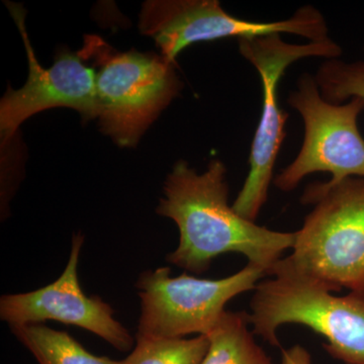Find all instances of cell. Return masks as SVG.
<instances>
[{
    "label": "cell",
    "mask_w": 364,
    "mask_h": 364,
    "mask_svg": "<svg viewBox=\"0 0 364 364\" xmlns=\"http://www.w3.org/2000/svg\"><path fill=\"white\" fill-rule=\"evenodd\" d=\"M163 193L157 214L179 229L178 247L166 260L186 272L202 274L218 256L239 253L269 275L282 254L294 248L296 232L259 226L230 207L227 168L221 160H212L203 173L179 160L166 177Z\"/></svg>",
    "instance_id": "cell-1"
},
{
    "label": "cell",
    "mask_w": 364,
    "mask_h": 364,
    "mask_svg": "<svg viewBox=\"0 0 364 364\" xmlns=\"http://www.w3.org/2000/svg\"><path fill=\"white\" fill-rule=\"evenodd\" d=\"M272 279L255 287L249 324L272 346L284 324L310 328L325 337L324 348L346 364H364V291L338 296L332 287L306 277L282 258L270 270Z\"/></svg>",
    "instance_id": "cell-2"
},
{
    "label": "cell",
    "mask_w": 364,
    "mask_h": 364,
    "mask_svg": "<svg viewBox=\"0 0 364 364\" xmlns=\"http://www.w3.org/2000/svg\"><path fill=\"white\" fill-rule=\"evenodd\" d=\"M301 202L314 208L296 232L287 262L335 291H364V178L316 182Z\"/></svg>",
    "instance_id": "cell-3"
},
{
    "label": "cell",
    "mask_w": 364,
    "mask_h": 364,
    "mask_svg": "<svg viewBox=\"0 0 364 364\" xmlns=\"http://www.w3.org/2000/svg\"><path fill=\"white\" fill-rule=\"evenodd\" d=\"M93 60L102 133L121 147H134L183 85L174 62L162 55L117 52L98 36H85L77 53Z\"/></svg>",
    "instance_id": "cell-4"
},
{
    "label": "cell",
    "mask_w": 364,
    "mask_h": 364,
    "mask_svg": "<svg viewBox=\"0 0 364 364\" xmlns=\"http://www.w3.org/2000/svg\"><path fill=\"white\" fill-rule=\"evenodd\" d=\"M239 52L259 73L262 83V112L254 134L249 171L233 203L235 212L255 222L267 203L273 169L287 133L289 114L279 105V83L291 64L301 59H336L341 47L329 38L304 45L289 44L280 33L239 39Z\"/></svg>",
    "instance_id": "cell-5"
},
{
    "label": "cell",
    "mask_w": 364,
    "mask_h": 364,
    "mask_svg": "<svg viewBox=\"0 0 364 364\" xmlns=\"http://www.w3.org/2000/svg\"><path fill=\"white\" fill-rule=\"evenodd\" d=\"M169 267L141 273L136 282L141 299L139 336L184 338L207 336L239 294L255 289L267 272L255 265L221 279H203L183 274L170 277Z\"/></svg>",
    "instance_id": "cell-6"
},
{
    "label": "cell",
    "mask_w": 364,
    "mask_h": 364,
    "mask_svg": "<svg viewBox=\"0 0 364 364\" xmlns=\"http://www.w3.org/2000/svg\"><path fill=\"white\" fill-rule=\"evenodd\" d=\"M287 105L299 112L304 123V140L293 162L275 177L279 191L291 193L305 177L329 172L328 184L349 177L364 178V139L358 121L364 100L353 97L341 105L328 102L321 95L315 76L301 74Z\"/></svg>",
    "instance_id": "cell-7"
},
{
    "label": "cell",
    "mask_w": 364,
    "mask_h": 364,
    "mask_svg": "<svg viewBox=\"0 0 364 364\" xmlns=\"http://www.w3.org/2000/svg\"><path fill=\"white\" fill-rule=\"evenodd\" d=\"M139 28L155 41L160 55L174 63L182 50L198 42L272 33H291L309 42L330 38L324 16L313 6L299 7L287 20L253 21L231 16L218 0H148L142 6Z\"/></svg>",
    "instance_id": "cell-8"
},
{
    "label": "cell",
    "mask_w": 364,
    "mask_h": 364,
    "mask_svg": "<svg viewBox=\"0 0 364 364\" xmlns=\"http://www.w3.org/2000/svg\"><path fill=\"white\" fill-rule=\"evenodd\" d=\"M20 31L28 56V76L20 90L7 88L0 102L2 143L11 138L26 119L52 107H70L83 121L100 116L97 95V72L85 65L77 53L62 52L54 65L44 68L36 57L26 28V11L21 4L6 2Z\"/></svg>",
    "instance_id": "cell-9"
},
{
    "label": "cell",
    "mask_w": 364,
    "mask_h": 364,
    "mask_svg": "<svg viewBox=\"0 0 364 364\" xmlns=\"http://www.w3.org/2000/svg\"><path fill=\"white\" fill-rule=\"evenodd\" d=\"M85 237L72 238L70 256L63 273L49 286L25 294H6L0 299V318L9 325L41 324L57 321L77 326L97 335L119 351H129L134 339L114 317V310L98 296L81 289L78 263Z\"/></svg>",
    "instance_id": "cell-10"
},
{
    "label": "cell",
    "mask_w": 364,
    "mask_h": 364,
    "mask_svg": "<svg viewBox=\"0 0 364 364\" xmlns=\"http://www.w3.org/2000/svg\"><path fill=\"white\" fill-rule=\"evenodd\" d=\"M245 312H225L207 337L208 350L200 364H273L248 329Z\"/></svg>",
    "instance_id": "cell-11"
},
{
    "label": "cell",
    "mask_w": 364,
    "mask_h": 364,
    "mask_svg": "<svg viewBox=\"0 0 364 364\" xmlns=\"http://www.w3.org/2000/svg\"><path fill=\"white\" fill-rule=\"evenodd\" d=\"M11 333L39 364H124L93 355L66 332L42 324L9 325Z\"/></svg>",
    "instance_id": "cell-12"
},
{
    "label": "cell",
    "mask_w": 364,
    "mask_h": 364,
    "mask_svg": "<svg viewBox=\"0 0 364 364\" xmlns=\"http://www.w3.org/2000/svg\"><path fill=\"white\" fill-rule=\"evenodd\" d=\"M207 336L195 338L136 337V345L124 364H200L208 350Z\"/></svg>",
    "instance_id": "cell-13"
},
{
    "label": "cell",
    "mask_w": 364,
    "mask_h": 364,
    "mask_svg": "<svg viewBox=\"0 0 364 364\" xmlns=\"http://www.w3.org/2000/svg\"><path fill=\"white\" fill-rule=\"evenodd\" d=\"M314 76L321 95L328 102L341 105L353 97L364 100L363 60H325Z\"/></svg>",
    "instance_id": "cell-14"
},
{
    "label": "cell",
    "mask_w": 364,
    "mask_h": 364,
    "mask_svg": "<svg viewBox=\"0 0 364 364\" xmlns=\"http://www.w3.org/2000/svg\"><path fill=\"white\" fill-rule=\"evenodd\" d=\"M280 364H312L311 354L301 345H294L291 348L282 352Z\"/></svg>",
    "instance_id": "cell-15"
},
{
    "label": "cell",
    "mask_w": 364,
    "mask_h": 364,
    "mask_svg": "<svg viewBox=\"0 0 364 364\" xmlns=\"http://www.w3.org/2000/svg\"><path fill=\"white\" fill-rule=\"evenodd\" d=\"M363 50H364V48H363Z\"/></svg>",
    "instance_id": "cell-16"
}]
</instances>
